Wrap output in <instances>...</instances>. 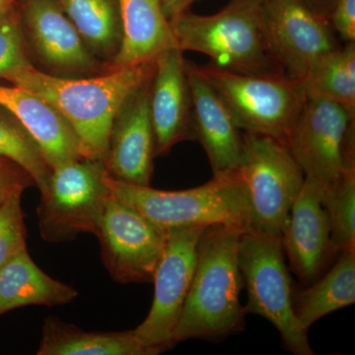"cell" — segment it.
Returning a JSON list of instances; mask_svg holds the SVG:
<instances>
[{
    "instance_id": "obj_1",
    "label": "cell",
    "mask_w": 355,
    "mask_h": 355,
    "mask_svg": "<svg viewBox=\"0 0 355 355\" xmlns=\"http://www.w3.org/2000/svg\"><path fill=\"white\" fill-rule=\"evenodd\" d=\"M155 60L77 78L51 76L31 65L8 81L50 103L69 123L89 157L104 162L116 114L149 83Z\"/></svg>"
},
{
    "instance_id": "obj_2",
    "label": "cell",
    "mask_w": 355,
    "mask_h": 355,
    "mask_svg": "<svg viewBox=\"0 0 355 355\" xmlns=\"http://www.w3.org/2000/svg\"><path fill=\"white\" fill-rule=\"evenodd\" d=\"M234 226L214 225L203 230L197 265L188 297L173 336V343L188 340L218 342L243 331L244 282L238 252L243 232Z\"/></svg>"
},
{
    "instance_id": "obj_3",
    "label": "cell",
    "mask_w": 355,
    "mask_h": 355,
    "mask_svg": "<svg viewBox=\"0 0 355 355\" xmlns=\"http://www.w3.org/2000/svg\"><path fill=\"white\" fill-rule=\"evenodd\" d=\"M170 25L180 51L207 55L219 69L251 76L286 74L268 41L263 0H230L209 16L187 11Z\"/></svg>"
},
{
    "instance_id": "obj_4",
    "label": "cell",
    "mask_w": 355,
    "mask_h": 355,
    "mask_svg": "<svg viewBox=\"0 0 355 355\" xmlns=\"http://www.w3.org/2000/svg\"><path fill=\"white\" fill-rule=\"evenodd\" d=\"M112 197L139 211L161 230L234 226L249 230V202L239 172L214 175L207 183L183 191L137 186L107 175Z\"/></svg>"
},
{
    "instance_id": "obj_5",
    "label": "cell",
    "mask_w": 355,
    "mask_h": 355,
    "mask_svg": "<svg viewBox=\"0 0 355 355\" xmlns=\"http://www.w3.org/2000/svg\"><path fill=\"white\" fill-rule=\"evenodd\" d=\"M244 132L277 140L288 147L292 132L307 101L302 84L287 74L251 76L193 64Z\"/></svg>"
},
{
    "instance_id": "obj_6",
    "label": "cell",
    "mask_w": 355,
    "mask_h": 355,
    "mask_svg": "<svg viewBox=\"0 0 355 355\" xmlns=\"http://www.w3.org/2000/svg\"><path fill=\"white\" fill-rule=\"evenodd\" d=\"M238 261L247 291L246 314L265 318L279 331L282 345L295 355L315 354L293 310V287L282 238L244 231Z\"/></svg>"
},
{
    "instance_id": "obj_7",
    "label": "cell",
    "mask_w": 355,
    "mask_h": 355,
    "mask_svg": "<svg viewBox=\"0 0 355 355\" xmlns=\"http://www.w3.org/2000/svg\"><path fill=\"white\" fill-rule=\"evenodd\" d=\"M249 202V231L282 237L305 175L289 150L277 140L243 133L238 168Z\"/></svg>"
},
{
    "instance_id": "obj_8",
    "label": "cell",
    "mask_w": 355,
    "mask_h": 355,
    "mask_svg": "<svg viewBox=\"0 0 355 355\" xmlns=\"http://www.w3.org/2000/svg\"><path fill=\"white\" fill-rule=\"evenodd\" d=\"M104 162L85 157L53 168L41 191L40 235L44 241H72L83 233L95 234L111 191Z\"/></svg>"
},
{
    "instance_id": "obj_9",
    "label": "cell",
    "mask_w": 355,
    "mask_h": 355,
    "mask_svg": "<svg viewBox=\"0 0 355 355\" xmlns=\"http://www.w3.org/2000/svg\"><path fill=\"white\" fill-rule=\"evenodd\" d=\"M355 114L336 103L307 100L288 149L305 177L324 189L355 166Z\"/></svg>"
},
{
    "instance_id": "obj_10",
    "label": "cell",
    "mask_w": 355,
    "mask_h": 355,
    "mask_svg": "<svg viewBox=\"0 0 355 355\" xmlns=\"http://www.w3.org/2000/svg\"><path fill=\"white\" fill-rule=\"evenodd\" d=\"M205 228L170 231L154 273L153 305L144 322L132 330L142 345L160 354L174 347L173 336L190 291L198 241Z\"/></svg>"
},
{
    "instance_id": "obj_11",
    "label": "cell",
    "mask_w": 355,
    "mask_h": 355,
    "mask_svg": "<svg viewBox=\"0 0 355 355\" xmlns=\"http://www.w3.org/2000/svg\"><path fill=\"white\" fill-rule=\"evenodd\" d=\"M94 235L105 268L114 282H153L169 233L111 196Z\"/></svg>"
},
{
    "instance_id": "obj_12",
    "label": "cell",
    "mask_w": 355,
    "mask_h": 355,
    "mask_svg": "<svg viewBox=\"0 0 355 355\" xmlns=\"http://www.w3.org/2000/svg\"><path fill=\"white\" fill-rule=\"evenodd\" d=\"M17 8L29 55L42 71L69 78L109 71L89 51L58 0H18Z\"/></svg>"
},
{
    "instance_id": "obj_13",
    "label": "cell",
    "mask_w": 355,
    "mask_h": 355,
    "mask_svg": "<svg viewBox=\"0 0 355 355\" xmlns=\"http://www.w3.org/2000/svg\"><path fill=\"white\" fill-rule=\"evenodd\" d=\"M268 41L291 78L301 80L311 67L342 48L327 18L303 0H263Z\"/></svg>"
},
{
    "instance_id": "obj_14",
    "label": "cell",
    "mask_w": 355,
    "mask_h": 355,
    "mask_svg": "<svg viewBox=\"0 0 355 355\" xmlns=\"http://www.w3.org/2000/svg\"><path fill=\"white\" fill-rule=\"evenodd\" d=\"M322 189L315 180L305 177L280 237L292 272L306 286L323 275L331 257L338 253L322 205Z\"/></svg>"
},
{
    "instance_id": "obj_15",
    "label": "cell",
    "mask_w": 355,
    "mask_h": 355,
    "mask_svg": "<svg viewBox=\"0 0 355 355\" xmlns=\"http://www.w3.org/2000/svg\"><path fill=\"white\" fill-rule=\"evenodd\" d=\"M150 80L130 96L116 114L104 160L110 176L142 187L151 184L156 156L149 111Z\"/></svg>"
},
{
    "instance_id": "obj_16",
    "label": "cell",
    "mask_w": 355,
    "mask_h": 355,
    "mask_svg": "<svg viewBox=\"0 0 355 355\" xmlns=\"http://www.w3.org/2000/svg\"><path fill=\"white\" fill-rule=\"evenodd\" d=\"M149 111L156 156L184 140L193 139V101L183 51L172 48L158 55L149 84Z\"/></svg>"
},
{
    "instance_id": "obj_17",
    "label": "cell",
    "mask_w": 355,
    "mask_h": 355,
    "mask_svg": "<svg viewBox=\"0 0 355 355\" xmlns=\"http://www.w3.org/2000/svg\"><path fill=\"white\" fill-rule=\"evenodd\" d=\"M193 101V139L202 144L214 175L238 171L243 153V133L216 91L187 60Z\"/></svg>"
},
{
    "instance_id": "obj_18",
    "label": "cell",
    "mask_w": 355,
    "mask_h": 355,
    "mask_svg": "<svg viewBox=\"0 0 355 355\" xmlns=\"http://www.w3.org/2000/svg\"><path fill=\"white\" fill-rule=\"evenodd\" d=\"M0 106L12 113L36 140L51 169L67 161L89 157L64 116L31 91L0 85Z\"/></svg>"
},
{
    "instance_id": "obj_19",
    "label": "cell",
    "mask_w": 355,
    "mask_h": 355,
    "mask_svg": "<svg viewBox=\"0 0 355 355\" xmlns=\"http://www.w3.org/2000/svg\"><path fill=\"white\" fill-rule=\"evenodd\" d=\"M123 20V42L108 70L156 60L177 48L170 21L159 0H119Z\"/></svg>"
},
{
    "instance_id": "obj_20",
    "label": "cell",
    "mask_w": 355,
    "mask_h": 355,
    "mask_svg": "<svg viewBox=\"0 0 355 355\" xmlns=\"http://www.w3.org/2000/svg\"><path fill=\"white\" fill-rule=\"evenodd\" d=\"M77 296L73 287L44 272L27 248L0 266V315L23 306L69 304Z\"/></svg>"
},
{
    "instance_id": "obj_21",
    "label": "cell",
    "mask_w": 355,
    "mask_h": 355,
    "mask_svg": "<svg viewBox=\"0 0 355 355\" xmlns=\"http://www.w3.org/2000/svg\"><path fill=\"white\" fill-rule=\"evenodd\" d=\"M38 355H156L133 331H86L55 317L44 320Z\"/></svg>"
},
{
    "instance_id": "obj_22",
    "label": "cell",
    "mask_w": 355,
    "mask_h": 355,
    "mask_svg": "<svg viewBox=\"0 0 355 355\" xmlns=\"http://www.w3.org/2000/svg\"><path fill=\"white\" fill-rule=\"evenodd\" d=\"M340 253L328 272L303 291L293 289L294 315L306 331L327 315L354 304L355 251Z\"/></svg>"
},
{
    "instance_id": "obj_23",
    "label": "cell",
    "mask_w": 355,
    "mask_h": 355,
    "mask_svg": "<svg viewBox=\"0 0 355 355\" xmlns=\"http://www.w3.org/2000/svg\"><path fill=\"white\" fill-rule=\"evenodd\" d=\"M89 51L109 65L123 42L119 0H58Z\"/></svg>"
},
{
    "instance_id": "obj_24",
    "label": "cell",
    "mask_w": 355,
    "mask_h": 355,
    "mask_svg": "<svg viewBox=\"0 0 355 355\" xmlns=\"http://www.w3.org/2000/svg\"><path fill=\"white\" fill-rule=\"evenodd\" d=\"M307 100H324L355 114V43L320 60L300 80Z\"/></svg>"
},
{
    "instance_id": "obj_25",
    "label": "cell",
    "mask_w": 355,
    "mask_h": 355,
    "mask_svg": "<svg viewBox=\"0 0 355 355\" xmlns=\"http://www.w3.org/2000/svg\"><path fill=\"white\" fill-rule=\"evenodd\" d=\"M0 156L13 161L34 180L40 193L44 190L51 169L30 132L12 113L0 106Z\"/></svg>"
},
{
    "instance_id": "obj_26",
    "label": "cell",
    "mask_w": 355,
    "mask_h": 355,
    "mask_svg": "<svg viewBox=\"0 0 355 355\" xmlns=\"http://www.w3.org/2000/svg\"><path fill=\"white\" fill-rule=\"evenodd\" d=\"M322 205L336 251H355V166L347 168L335 183L322 189Z\"/></svg>"
},
{
    "instance_id": "obj_27",
    "label": "cell",
    "mask_w": 355,
    "mask_h": 355,
    "mask_svg": "<svg viewBox=\"0 0 355 355\" xmlns=\"http://www.w3.org/2000/svg\"><path fill=\"white\" fill-rule=\"evenodd\" d=\"M17 6L0 16V78L8 81L21 69L31 67Z\"/></svg>"
},
{
    "instance_id": "obj_28",
    "label": "cell",
    "mask_w": 355,
    "mask_h": 355,
    "mask_svg": "<svg viewBox=\"0 0 355 355\" xmlns=\"http://www.w3.org/2000/svg\"><path fill=\"white\" fill-rule=\"evenodd\" d=\"M21 196L17 193L0 200V266L20 250L27 248Z\"/></svg>"
},
{
    "instance_id": "obj_29",
    "label": "cell",
    "mask_w": 355,
    "mask_h": 355,
    "mask_svg": "<svg viewBox=\"0 0 355 355\" xmlns=\"http://www.w3.org/2000/svg\"><path fill=\"white\" fill-rule=\"evenodd\" d=\"M33 186L34 180L23 168L0 156V200L17 193L22 195L26 189Z\"/></svg>"
},
{
    "instance_id": "obj_30",
    "label": "cell",
    "mask_w": 355,
    "mask_h": 355,
    "mask_svg": "<svg viewBox=\"0 0 355 355\" xmlns=\"http://www.w3.org/2000/svg\"><path fill=\"white\" fill-rule=\"evenodd\" d=\"M328 20L343 44L355 43V0H335Z\"/></svg>"
},
{
    "instance_id": "obj_31",
    "label": "cell",
    "mask_w": 355,
    "mask_h": 355,
    "mask_svg": "<svg viewBox=\"0 0 355 355\" xmlns=\"http://www.w3.org/2000/svg\"><path fill=\"white\" fill-rule=\"evenodd\" d=\"M159 1L166 17L171 21L187 11H190L191 6L198 0H159Z\"/></svg>"
},
{
    "instance_id": "obj_32",
    "label": "cell",
    "mask_w": 355,
    "mask_h": 355,
    "mask_svg": "<svg viewBox=\"0 0 355 355\" xmlns=\"http://www.w3.org/2000/svg\"><path fill=\"white\" fill-rule=\"evenodd\" d=\"M313 11L328 19L331 7L335 0H303Z\"/></svg>"
},
{
    "instance_id": "obj_33",
    "label": "cell",
    "mask_w": 355,
    "mask_h": 355,
    "mask_svg": "<svg viewBox=\"0 0 355 355\" xmlns=\"http://www.w3.org/2000/svg\"><path fill=\"white\" fill-rule=\"evenodd\" d=\"M18 0H0V16L11 12L17 6Z\"/></svg>"
}]
</instances>
